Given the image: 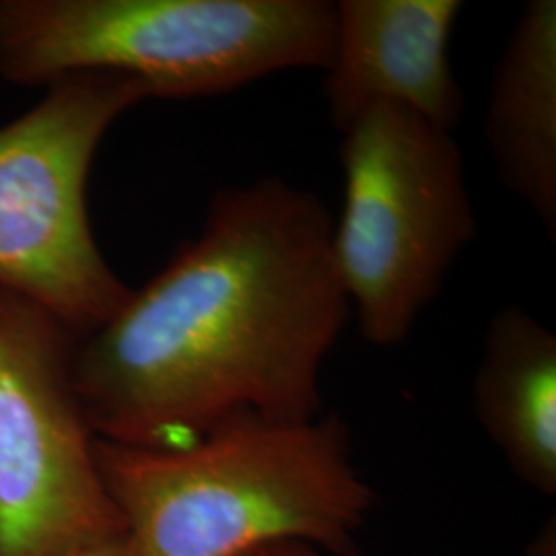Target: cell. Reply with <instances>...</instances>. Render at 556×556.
Listing matches in <instances>:
<instances>
[{"label": "cell", "mask_w": 556, "mask_h": 556, "mask_svg": "<svg viewBox=\"0 0 556 556\" xmlns=\"http://www.w3.org/2000/svg\"><path fill=\"white\" fill-rule=\"evenodd\" d=\"M245 556H363L357 551H346V553H332L326 548H319L307 542H298V540H287V542H275L268 546H262L258 551Z\"/></svg>", "instance_id": "cell-10"}, {"label": "cell", "mask_w": 556, "mask_h": 556, "mask_svg": "<svg viewBox=\"0 0 556 556\" xmlns=\"http://www.w3.org/2000/svg\"><path fill=\"white\" fill-rule=\"evenodd\" d=\"M318 194L280 178L215 192L197 238L96 332L73 378L96 438L178 447L239 417L321 415L351 303Z\"/></svg>", "instance_id": "cell-1"}, {"label": "cell", "mask_w": 556, "mask_h": 556, "mask_svg": "<svg viewBox=\"0 0 556 556\" xmlns=\"http://www.w3.org/2000/svg\"><path fill=\"white\" fill-rule=\"evenodd\" d=\"M96 457L135 556H245L287 540L346 553L374 507L334 413L233 418L160 450L96 438Z\"/></svg>", "instance_id": "cell-2"}, {"label": "cell", "mask_w": 556, "mask_h": 556, "mask_svg": "<svg viewBox=\"0 0 556 556\" xmlns=\"http://www.w3.org/2000/svg\"><path fill=\"white\" fill-rule=\"evenodd\" d=\"M334 36L330 0H0V77L48 87L116 73L151 98L194 100L326 71Z\"/></svg>", "instance_id": "cell-3"}, {"label": "cell", "mask_w": 556, "mask_h": 556, "mask_svg": "<svg viewBox=\"0 0 556 556\" xmlns=\"http://www.w3.org/2000/svg\"><path fill=\"white\" fill-rule=\"evenodd\" d=\"M77 340L0 289V556H77L124 536L75 388Z\"/></svg>", "instance_id": "cell-6"}, {"label": "cell", "mask_w": 556, "mask_h": 556, "mask_svg": "<svg viewBox=\"0 0 556 556\" xmlns=\"http://www.w3.org/2000/svg\"><path fill=\"white\" fill-rule=\"evenodd\" d=\"M475 413L511 472L556 493V334L516 303L489 321L475 376Z\"/></svg>", "instance_id": "cell-9"}, {"label": "cell", "mask_w": 556, "mask_h": 556, "mask_svg": "<svg viewBox=\"0 0 556 556\" xmlns=\"http://www.w3.org/2000/svg\"><path fill=\"white\" fill-rule=\"evenodd\" d=\"M459 0H340L324 98L342 132L374 103L402 105L445 130L464 114L450 59Z\"/></svg>", "instance_id": "cell-7"}, {"label": "cell", "mask_w": 556, "mask_h": 556, "mask_svg": "<svg viewBox=\"0 0 556 556\" xmlns=\"http://www.w3.org/2000/svg\"><path fill=\"white\" fill-rule=\"evenodd\" d=\"M46 89L0 128V289L85 338L132 293L93 236L89 172L112 124L151 96L116 73H80Z\"/></svg>", "instance_id": "cell-5"}, {"label": "cell", "mask_w": 556, "mask_h": 556, "mask_svg": "<svg viewBox=\"0 0 556 556\" xmlns=\"http://www.w3.org/2000/svg\"><path fill=\"white\" fill-rule=\"evenodd\" d=\"M340 135L332 258L361 337L396 346L477 238L464 155L452 130L394 103L365 108Z\"/></svg>", "instance_id": "cell-4"}, {"label": "cell", "mask_w": 556, "mask_h": 556, "mask_svg": "<svg viewBox=\"0 0 556 556\" xmlns=\"http://www.w3.org/2000/svg\"><path fill=\"white\" fill-rule=\"evenodd\" d=\"M77 556H135V551H132V546H130L126 536H118Z\"/></svg>", "instance_id": "cell-11"}, {"label": "cell", "mask_w": 556, "mask_h": 556, "mask_svg": "<svg viewBox=\"0 0 556 556\" xmlns=\"http://www.w3.org/2000/svg\"><path fill=\"white\" fill-rule=\"evenodd\" d=\"M482 132L497 179L556 239V2L528 0L498 56Z\"/></svg>", "instance_id": "cell-8"}]
</instances>
